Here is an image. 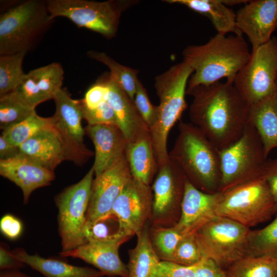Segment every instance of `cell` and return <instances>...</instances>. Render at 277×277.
I'll return each mask as SVG.
<instances>
[{"label": "cell", "mask_w": 277, "mask_h": 277, "mask_svg": "<svg viewBox=\"0 0 277 277\" xmlns=\"http://www.w3.org/2000/svg\"><path fill=\"white\" fill-rule=\"evenodd\" d=\"M52 19L45 2L29 0L12 7L0 16V54L30 49Z\"/></svg>", "instance_id": "5b68a950"}, {"label": "cell", "mask_w": 277, "mask_h": 277, "mask_svg": "<svg viewBox=\"0 0 277 277\" xmlns=\"http://www.w3.org/2000/svg\"><path fill=\"white\" fill-rule=\"evenodd\" d=\"M83 235L86 243L125 242L131 237L122 229L118 220L112 213L92 223L85 224Z\"/></svg>", "instance_id": "83f0119b"}, {"label": "cell", "mask_w": 277, "mask_h": 277, "mask_svg": "<svg viewBox=\"0 0 277 277\" xmlns=\"http://www.w3.org/2000/svg\"><path fill=\"white\" fill-rule=\"evenodd\" d=\"M124 242H87L73 250L61 252L62 257L82 260L94 266L108 276L128 277L126 265L121 260L118 249Z\"/></svg>", "instance_id": "ffe728a7"}, {"label": "cell", "mask_w": 277, "mask_h": 277, "mask_svg": "<svg viewBox=\"0 0 277 277\" xmlns=\"http://www.w3.org/2000/svg\"><path fill=\"white\" fill-rule=\"evenodd\" d=\"M267 182L273 196L277 212V157L267 160L260 176Z\"/></svg>", "instance_id": "ee69618b"}, {"label": "cell", "mask_w": 277, "mask_h": 277, "mask_svg": "<svg viewBox=\"0 0 277 277\" xmlns=\"http://www.w3.org/2000/svg\"><path fill=\"white\" fill-rule=\"evenodd\" d=\"M236 25L252 50L265 44L277 28V0L249 1L237 11Z\"/></svg>", "instance_id": "9a60e30c"}, {"label": "cell", "mask_w": 277, "mask_h": 277, "mask_svg": "<svg viewBox=\"0 0 277 277\" xmlns=\"http://www.w3.org/2000/svg\"><path fill=\"white\" fill-rule=\"evenodd\" d=\"M52 121V117H41L35 112L22 122L3 130L1 135L11 144L19 147Z\"/></svg>", "instance_id": "e575fe53"}, {"label": "cell", "mask_w": 277, "mask_h": 277, "mask_svg": "<svg viewBox=\"0 0 277 277\" xmlns=\"http://www.w3.org/2000/svg\"><path fill=\"white\" fill-rule=\"evenodd\" d=\"M248 123L258 133L267 158L269 153L277 148V90L249 105Z\"/></svg>", "instance_id": "7402d4cb"}, {"label": "cell", "mask_w": 277, "mask_h": 277, "mask_svg": "<svg viewBox=\"0 0 277 277\" xmlns=\"http://www.w3.org/2000/svg\"><path fill=\"white\" fill-rule=\"evenodd\" d=\"M152 187L132 176L115 201L110 213L118 220L122 229L131 236L137 235L152 214Z\"/></svg>", "instance_id": "4fadbf2b"}, {"label": "cell", "mask_w": 277, "mask_h": 277, "mask_svg": "<svg viewBox=\"0 0 277 277\" xmlns=\"http://www.w3.org/2000/svg\"><path fill=\"white\" fill-rule=\"evenodd\" d=\"M246 256L267 257L277 262V217L266 227L251 230Z\"/></svg>", "instance_id": "f546056e"}, {"label": "cell", "mask_w": 277, "mask_h": 277, "mask_svg": "<svg viewBox=\"0 0 277 277\" xmlns=\"http://www.w3.org/2000/svg\"><path fill=\"white\" fill-rule=\"evenodd\" d=\"M19 261L41 273L44 277H103L101 271L89 267H81L66 262L45 258L37 254L31 255L22 248L12 250Z\"/></svg>", "instance_id": "603a6c76"}, {"label": "cell", "mask_w": 277, "mask_h": 277, "mask_svg": "<svg viewBox=\"0 0 277 277\" xmlns=\"http://www.w3.org/2000/svg\"><path fill=\"white\" fill-rule=\"evenodd\" d=\"M13 92L24 103L33 109L40 103L48 100L29 73L25 75Z\"/></svg>", "instance_id": "74e56055"}, {"label": "cell", "mask_w": 277, "mask_h": 277, "mask_svg": "<svg viewBox=\"0 0 277 277\" xmlns=\"http://www.w3.org/2000/svg\"><path fill=\"white\" fill-rule=\"evenodd\" d=\"M0 174L21 189L24 204H27L34 190L50 185L55 179L53 171L22 153L11 159L0 160Z\"/></svg>", "instance_id": "ac0fdd59"}, {"label": "cell", "mask_w": 277, "mask_h": 277, "mask_svg": "<svg viewBox=\"0 0 277 277\" xmlns=\"http://www.w3.org/2000/svg\"><path fill=\"white\" fill-rule=\"evenodd\" d=\"M35 112L13 91L0 96V128L3 131L22 122Z\"/></svg>", "instance_id": "d6a6232c"}, {"label": "cell", "mask_w": 277, "mask_h": 277, "mask_svg": "<svg viewBox=\"0 0 277 277\" xmlns=\"http://www.w3.org/2000/svg\"><path fill=\"white\" fill-rule=\"evenodd\" d=\"M0 277H31L19 270H1Z\"/></svg>", "instance_id": "c3c4849f"}, {"label": "cell", "mask_w": 277, "mask_h": 277, "mask_svg": "<svg viewBox=\"0 0 277 277\" xmlns=\"http://www.w3.org/2000/svg\"><path fill=\"white\" fill-rule=\"evenodd\" d=\"M195 277H227L225 269L212 260L203 258L195 264Z\"/></svg>", "instance_id": "f6af8a7d"}, {"label": "cell", "mask_w": 277, "mask_h": 277, "mask_svg": "<svg viewBox=\"0 0 277 277\" xmlns=\"http://www.w3.org/2000/svg\"><path fill=\"white\" fill-rule=\"evenodd\" d=\"M132 177L125 154L93 180L86 223L109 215L124 187Z\"/></svg>", "instance_id": "5bb4252c"}, {"label": "cell", "mask_w": 277, "mask_h": 277, "mask_svg": "<svg viewBox=\"0 0 277 277\" xmlns=\"http://www.w3.org/2000/svg\"><path fill=\"white\" fill-rule=\"evenodd\" d=\"M19 148L21 153L52 171L65 160L81 163L93 154L86 147L78 146L68 138L55 125L53 117L50 124Z\"/></svg>", "instance_id": "7c38bea8"}, {"label": "cell", "mask_w": 277, "mask_h": 277, "mask_svg": "<svg viewBox=\"0 0 277 277\" xmlns=\"http://www.w3.org/2000/svg\"><path fill=\"white\" fill-rule=\"evenodd\" d=\"M85 131L94 145L95 160L92 167L96 176L125 154L128 141L116 125H88Z\"/></svg>", "instance_id": "44dd1931"}, {"label": "cell", "mask_w": 277, "mask_h": 277, "mask_svg": "<svg viewBox=\"0 0 277 277\" xmlns=\"http://www.w3.org/2000/svg\"><path fill=\"white\" fill-rule=\"evenodd\" d=\"M108 92V87L102 80L90 87L81 101L87 108L94 109L107 101Z\"/></svg>", "instance_id": "b9f144b4"}, {"label": "cell", "mask_w": 277, "mask_h": 277, "mask_svg": "<svg viewBox=\"0 0 277 277\" xmlns=\"http://www.w3.org/2000/svg\"><path fill=\"white\" fill-rule=\"evenodd\" d=\"M150 277H195V265L184 266L172 261H160Z\"/></svg>", "instance_id": "60d3db41"}, {"label": "cell", "mask_w": 277, "mask_h": 277, "mask_svg": "<svg viewBox=\"0 0 277 277\" xmlns=\"http://www.w3.org/2000/svg\"><path fill=\"white\" fill-rule=\"evenodd\" d=\"M221 178L219 192L260 177L267 160L255 129L248 124L235 142L220 150Z\"/></svg>", "instance_id": "ba28073f"}, {"label": "cell", "mask_w": 277, "mask_h": 277, "mask_svg": "<svg viewBox=\"0 0 277 277\" xmlns=\"http://www.w3.org/2000/svg\"><path fill=\"white\" fill-rule=\"evenodd\" d=\"M21 153L19 147L9 143L2 135L0 136V160H6Z\"/></svg>", "instance_id": "7dc6e473"}, {"label": "cell", "mask_w": 277, "mask_h": 277, "mask_svg": "<svg viewBox=\"0 0 277 277\" xmlns=\"http://www.w3.org/2000/svg\"><path fill=\"white\" fill-rule=\"evenodd\" d=\"M251 230L226 217L215 215L193 233L203 258L226 269L246 256Z\"/></svg>", "instance_id": "8992f818"}, {"label": "cell", "mask_w": 277, "mask_h": 277, "mask_svg": "<svg viewBox=\"0 0 277 277\" xmlns=\"http://www.w3.org/2000/svg\"><path fill=\"white\" fill-rule=\"evenodd\" d=\"M28 73L48 100L54 99L57 92L62 89L64 71L58 63H51Z\"/></svg>", "instance_id": "836d02e7"}, {"label": "cell", "mask_w": 277, "mask_h": 277, "mask_svg": "<svg viewBox=\"0 0 277 277\" xmlns=\"http://www.w3.org/2000/svg\"><path fill=\"white\" fill-rule=\"evenodd\" d=\"M27 52L0 56V96L14 91L26 74L22 65Z\"/></svg>", "instance_id": "1f68e13d"}, {"label": "cell", "mask_w": 277, "mask_h": 277, "mask_svg": "<svg viewBox=\"0 0 277 277\" xmlns=\"http://www.w3.org/2000/svg\"><path fill=\"white\" fill-rule=\"evenodd\" d=\"M136 236V244L129 251L128 277H150L161 260L151 244L148 222Z\"/></svg>", "instance_id": "4316f807"}, {"label": "cell", "mask_w": 277, "mask_h": 277, "mask_svg": "<svg viewBox=\"0 0 277 277\" xmlns=\"http://www.w3.org/2000/svg\"><path fill=\"white\" fill-rule=\"evenodd\" d=\"M203 256L193 233L184 235L174 250L171 261L184 265L192 266L199 263Z\"/></svg>", "instance_id": "8d00e7d4"}, {"label": "cell", "mask_w": 277, "mask_h": 277, "mask_svg": "<svg viewBox=\"0 0 277 277\" xmlns=\"http://www.w3.org/2000/svg\"><path fill=\"white\" fill-rule=\"evenodd\" d=\"M275 213L270 188L262 177L221 192L215 209L216 215L228 217L249 228L269 220Z\"/></svg>", "instance_id": "52a82bcc"}, {"label": "cell", "mask_w": 277, "mask_h": 277, "mask_svg": "<svg viewBox=\"0 0 277 277\" xmlns=\"http://www.w3.org/2000/svg\"><path fill=\"white\" fill-rule=\"evenodd\" d=\"M220 196L221 192H204L186 179L181 205V217L174 226L183 235L193 233L216 215Z\"/></svg>", "instance_id": "e0dca14e"}, {"label": "cell", "mask_w": 277, "mask_h": 277, "mask_svg": "<svg viewBox=\"0 0 277 277\" xmlns=\"http://www.w3.org/2000/svg\"><path fill=\"white\" fill-rule=\"evenodd\" d=\"M88 55L91 58L106 65L110 69V75L130 98L134 101L139 81L137 70L118 63L104 52L90 51L88 52Z\"/></svg>", "instance_id": "4dcf8cb0"}, {"label": "cell", "mask_w": 277, "mask_h": 277, "mask_svg": "<svg viewBox=\"0 0 277 277\" xmlns=\"http://www.w3.org/2000/svg\"><path fill=\"white\" fill-rule=\"evenodd\" d=\"M251 53L242 35L236 34L216 33L204 44L187 47L182 52L183 61L193 72L188 81L186 94L198 86L209 85L223 78L233 83Z\"/></svg>", "instance_id": "7a4b0ae2"}, {"label": "cell", "mask_w": 277, "mask_h": 277, "mask_svg": "<svg viewBox=\"0 0 277 277\" xmlns=\"http://www.w3.org/2000/svg\"><path fill=\"white\" fill-rule=\"evenodd\" d=\"M54 100L56 110L52 117L55 125L73 143L85 147L83 144L85 131L82 125L83 116L80 100L72 99L62 88Z\"/></svg>", "instance_id": "cb8c5ba5"}, {"label": "cell", "mask_w": 277, "mask_h": 277, "mask_svg": "<svg viewBox=\"0 0 277 277\" xmlns=\"http://www.w3.org/2000/svg\"><path fill=\"white\" fill-rule=\"evenodd\" d=\"M167 3L183 5L192 10L207 17L217 34L232 33L241 35L236 25V13L226 5L224 0H168Z\"/></svg>", "instance_id": "484cf974"}, {"label": "cell", "mask_w": 277, "mask_h": 277, "mask_svg": "<svg viewBox=\"0 0 277 277\" xmlns=\"http://www.w3.org/2000/svg\"><path fill=\"white\" fill-rule=\"evenodd\" d=\"M193 72L190 66L183 61L155 78L154 87L160 104L156 122L150 130V135L158 168L169 160L168 135L187 107L185 94Z\"/></svg>", "instance_id": "277c9868"}, {"label": "cell", "mask_w": 277, "mask_h": 277, "mask_svg": "<svg viewBox=\"0 0 277 277\" xmlns=\"http://www.w3.org/2000/svg\"><path fill=\"white\" fill-rule=\"evenodd\" d=\"M94 174L92 167L80 181L65 188L55 197L61 252L73 250L86 243L83 229Z\"/></svg>", "instance_id": "30bf717a"}, {"label": "cell", "mask_w": 277, "mask_h": 277, "mask_svg": "<svg viewBox=\"0 0 277 277\" xmlns=\"http://www.w3.org/2000/svg\"><path fill=\"white\" fill-rule=\"evenodd\" d=\"M26 265L18 260L12 254L8 245L3 242L0 245V269L1 270H19Z\"/></svg>", "instance_id": "bcb514c9"}, {"label": "cell", "mask_w": 277, "mask_h": 277, "mask_svg": "<svg viewBox=\"0 0 277 277\" xmlns=\"http://www.w3.org/2000/svg\"><path fill=\"white\" fill-rule=\"evenodd\" d=\"M186 179L181 168L170 157L158 168L151 187V215L154 220L159 222L166 219L179 205L181 206Z\"/></svg>", "instance_id": "2e32d148"}, {"label": "cell", "mask_w": 277, "mask_h": 277, "mask_svg": "<svg viewBox=\"0 0 277 277\" xmlns=\"http://www.w3.org/2000/svg\"><path fill=\"white\" fill-rule=\"evenodd\" d=\"M50 18L66 17L79 27L111 38L115 35L126 2L86 0H48L46 2Z\"/></svg>", "instance_id": "9c48e42d"}, {"label": "cell", "mask_w": 277, "mask_h": 277, "mask_svg": "<svg viewBox=\"0 0 277 277\" xmlns=\"http://www.w3.org/2000/svg\"><path fill=\"white\" fill-rule=\"evenodd\" d=\"M183 236L174 226L158 227L151 232L150 231L152 247L160 260L163 261H171L175 248Z\"/></svg>", "instance_id": "d590c367"}, {"label": "cell", "mask_w": 277, "mask_h": 277, "mask_svg": "<svg viewBox=\"0 0 277 277\" xmlns=\"http://www.w3.org/2000/svg\"><path fill=\"white\" fill-rule=\"evenodd\" d=\"M125 156L132 177L142 184L150 186L158 171L150 135L128 143Z\"/></svg>", "instance_id": "d4e9b609"}, {"label": "cell", "mask_w": 277, "mask_h": 277, "mask_svg": "<svg viewBox=\"0 0 277 277\" xmlns=\"http://www.w3.org/2000/svg\"><path fill=\"white\" fill-rule=\"evenodd\" d=\"M178 129L169 157L195 187L207 193L219 192L221 178L220 150L192 124L181 121Z\"/></svg>", "instance_id": "3957f363"}, {"label": "cell", "mask_w": 277, "mask_h": 277, "mask_svg": "<svg viewBox=\"0 0 277 277\" xmlns=\"http://www.w3.org/2000/svg\"><path fill=\"white\" fill-rule=\"evenodd\" d=\"M83 118L88 125H111L118 126L117 118L112 107L106 101L94 109L85 107L80 100Z\"/></svg>", "instance_id": "f35d334b"}, {"label": "cell", "mask_w": 277, "mask_h": 277, "mask_svg": "<svg viewBox=\"0 0 277 277\" xmlns=\"http://www.w3.org/2000/svg\"><path fill=\"white\" fill-rule=\"evenodd\" d=\"M0 230L5 237L14 240L22 234L23 225L17 217L11 214H6L0 220Z\"/></svg>", "instance_id": "7bdbcfd3"}, {"label": "cell", "mask_w": 277, "mask_h": 277, "mask_svg": "<svg viewBox=\"0 0 277 277\" xmlns=\"http://www.w3.org/2000/svg\"><path fill=\"white\" fill-rule=\"evenodd\" d=\"M233 84L249 105L277 90V37L252 50L250 57L238 73Z\"/></svg>", "instance_id": "8fae6325"}, {"label": "cell", "mask_w": 277, "mask_h": 277, "mask_svg": "<svg viewBox=\"0 0 277 277\" xmlns=\"http://www.w3.org/2000/svg\"><path fill=\"white\" fill-rule=\"evenodd\" d=\"M277 262L267 257L244 256L225 270L227 277H276Z\"/></svg>", "instance_id": "f1b7e54d"}, {"label": "cell", "mask_w": 277, "mask_h": 277, "mask_svg": "<svg viewBox=\"0 0 277 277\" xmlns=\"http://www.w3.org/2000/svg\"><path fill=\"white\" fill-rule=\"evenodd\" d=\"M133 101L140 114L150 130L156 122L157 106L152 104L146 90L140 81L137 84Z\"/></svg>", "instance_id": "ab89813d"}, {"label": "cell", "mask_w": 277, "mask_h": 277, "mask_svg": "<svg viewBox=\"0 0 277 277\" xmlns=\"http://www.w3.org/2000/svg\"><path fill=\"white\" fill-rule=\"evenodd\" d=\"M109 89L107 102L114 110L118 126L128 143L150 135V130L137 110L134 101L109 74L103 80Z\"/></svg>", "instance_id": "d6986e66"}, {"label": "cell", "mask_w": 277, "mask_h": 277, "mask_svg": "<svg viewBox=\"0 0 277 277\" xmlns=\"http://www.w3.org/2000/svg\"><path fill=\"white\" fill-rule=\"evenodd\" d=\"M276 277H277V269H276Z\"/></svg>", "instance_id": "681fc988"}, {"label": "cell", "mask_w": 277, "mask_h": 277, "mask_svg": "<svg viewBox=\"0 0 277 277\" xmlns=\"http://www.w3.org/2000/svg\"><path fill=\"white\" fill-rule=\"evenodd\" d=\"M187 94L193 96L189 112L191 123L219 150L242 135L248 124L249 105L233 83L219 81L200 85Z\"/></svg>", "instance_id": "6da1fadb"}]
</instances>
